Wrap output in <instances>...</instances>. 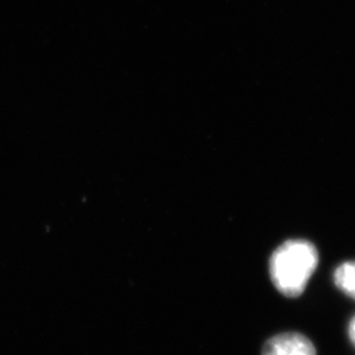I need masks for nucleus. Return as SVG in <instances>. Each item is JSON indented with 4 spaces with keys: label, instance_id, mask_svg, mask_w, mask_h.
<instances>
[{
    "label": "nucleus",
    "instance_id": "1",
    "mask_svg": "<svg viewBox=\"0 0 355 355\" xmlns=\"http://www.w3.org/2000/svg\"><path fill=\"white\" fill-rule=\"evenodd\" d=\"M318 253L306 240H288L280 245L270 259V277L280 293L300 297L318 268Z\"/></svg>",
    "mask_w": 355,
    "mask_h": 355
},
{
    "label": "nucleus",
    "instance_id": "2",
    "mask_svg": "<svg viewBox=\"0 0 355 355\" xmlns=\"http://www.w3.org/2000/svg\"><path fill=\"white\" fill-rule=\"evenodd\" d=\"M262 355H316V349L302 334L284 332L266 340Z\"/></svg>",
    "mask_w": 355,
    "mask_h": 355
},
{
    "label": "nucleus",
    "instance_id": "3",
    "mask_svg": "<svg viewBox=\"0 0 355 355\" xmlns=\"http://www.w3.org/2000/svg\"><path fill=\"white\" fill-rule=\"evenodd\" d=\"M336 286L344 292L346 295L355 299V261L345 262L339 266L335 271Z\"/></svg>",
    "mask_w": 355,
    "mask_h": 355
},
{
    "label": "nucleus",
    "instance_id": "4",
    "mask_svg": "<svg viewBox=\"0 0 355 355\" xmlns=\"http://www.w3.org/2000/svg\"><path fill=\"white\" fill-rule=\"evenodd\" d=\"M349 337L353 345L355 346V316L351 320V322H349Z\"/></svg>",
    "mask_w": 355,
    "mask_h": 355
}]
</instances>
